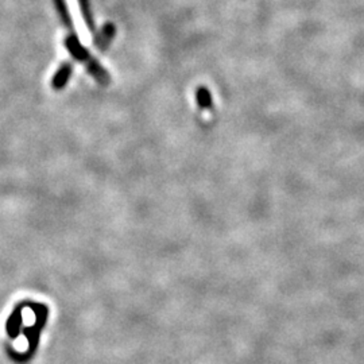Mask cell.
<instances>
[{
    "label": "cell",
    "instance_id": "cell-1",
    "mask_svg": "<svg viewBox=\"0 0 364 364\" xmlns=\"http://www.w3.org/2000/svg\"><path fill=\"white\" fill-rule=\"evenodd\" d=\"M65 46L66 49L69 50V53H70L76 60L84 63L85 65L90 64L92 60H93L91 53L88 52V50L81 45V42L78 41L77 37H76L75 34H70V36L66 37Z\"/></svg>",
    "mask_w": 364,
    "mask_h": 364
},
{
    "label": "cell",
    "instance_id": "cell-2",
    "mask_svg": "<svg viewBox=\"0 0 364 364\" xmlns=\"http://www.w3.org/2000/svg\"><path fill=\"white\" fill-rule=\"evenodd\" d=\"M72 72H73V66L70 63H66L63 64V66L57 70V73L54 75V77L52 80L53 90L55 91H60L65 87L69 81V78L72 76Z\"/></svg>",
    "mask_w": 364,
    "mask_h": 364
},
{
    "label": "cell",
    "instance_id": "cell-3",
    "mask_svg": "<svg viewBox=\"0 0 364 364\" xmlns=\"http://www.w3.org/2000/svg\"><path fill=\"white\" fill-rule=\"evenodd\" d=\"M115 33H117V28H115L114 25H111V23L105 25V28L102 30V33H100V36H99V38L95 39L96 45H97L102 50H105V49L109 46L111 39L115 37Z\"/></svg>",
    "mask_w": 364,
    "mask_h": 364
},
{
    "label": "cell",
    "instance_id": "cell-4",
    "mask_svg": "<svg viewBox=\"0 0 364 364\" xmlns=\"http://www.w3.org/2000/svg\"><path fill=\"white\" fill-rule=\"evenodd\" d=\"M53 1H54V7H55L57 13L60 15V18H61L64 26L72 30V28H73L72 16H70L69 10H68V4H66L65 0H53Z\"/></svg>",
    "mask_w": 364,
    "mask_h": 364
},
{
    "label": "cell",
    "instance_id": "cell-5",
    "mask_svg": "<svg viewBox=\"0 0 364 364\" xmlns=\"http://www.w3.org/2000/svg\"><path fill=\"white\" fill-rule=\"evenodd\" d=\"M78 4H80V9H81V13H82L87 26L90 27L91 31H93L95 25H93V16H92L90 0H78Z\"/></svg>",
    "mask_w": 364,
    "mask_h": 364
}]
</instances>
